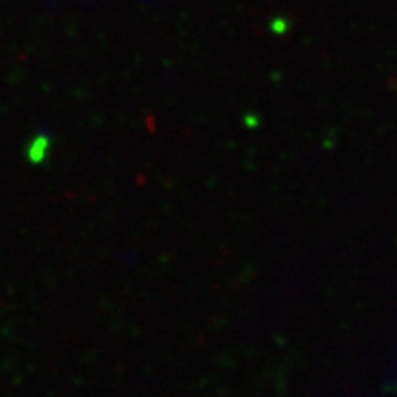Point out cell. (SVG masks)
Listing matches in <instances>:
<instances>
[{
  "instance_id": "obj_1",
  "label": "cell",
  "mask_w": 397,
  "mask_h": 397,
  "mask_svg": "<svg viewBox=\"0 0 397 397\" xmlns=\"http://www.w3.org/2000/svg\"><path fill=\"white\" fill-rule=\"evenodd\" d=\"M50 147H52V136L46 131L37 132L32 138V142L28 143L26 147V159L32 164H43L44 160L48 159Z\"/></svg>"
}]
</instances>
